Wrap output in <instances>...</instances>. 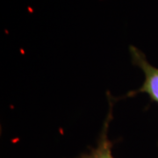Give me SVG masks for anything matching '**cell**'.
<instances>
[{
    "instance_id": "cell-2",
    "label": "cell",
    "mask_w": 158,
    "mask_h": 158,
    "mask_svg": "<svg viewBox=\"0 0 158 158\" xmlns=\"http://www.w3.org/2000/svg\"><path fill=\"white\" fill-rule=\"evenodd\" d=\"M109 98V104H110V109L107 114V117L104 122V127L101 131V134L99 135L98 145L94 148H90L89 153H84L77 158H113L112 154V148H113V142L111 141L107 137V132L109 128V124L113 118V98L110 93H107Z\"/></svg>"
},
{
    "instance_id": "cell-1",
    "label": "cell",
    "mask_w": 158,
    "mask_h": 158,
    "mask_svg": "<svg viewBox=\"0 0 158 158\" xmlns=\"http://www.w3.org/2000/svg\"><path fill=\"white\" fill-rule=\"evenodd\" d=\"M129 52L133 64L141 69L145 79L138 90L130 91L126 97L135 96L138 93H146L150 98L151 101L158 104V69L148 62L146 56L135 47L130 46Z\"/></svg>"
}]
</instances>
